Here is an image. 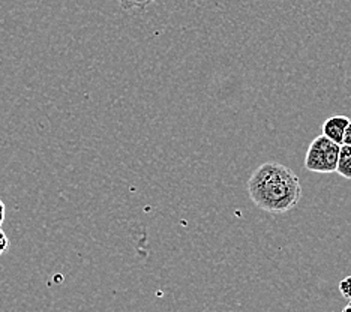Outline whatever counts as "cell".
<instances>
[{
	"label": "cell",
	"instance_id": "6da1fadb",
	"mask_svg": "<svg viewBox=\"0 0 351 312\" xmlns=\"http://www.w3.org/2000/svg\"><path fill=\"white\" fill-rule=\"evenodd\" d=\"M248 194L258 209L272 215H282L299 204L303 189L291 168L279 163H265L251 174Z\"/></svg>",
	"mask_w": 351,
	"mask_h": 312
},
{
	"label": "cell",
	"instance_id": "3957f363",
	"mask_svg": "<svg viewBox=\"0 0 351 312\" xmlns=\"http://www.w3.org/2000/svg\"><path fill=\"white\" fill-rule=\"evenodd\" d=\"M350 122L347 116H333L324 120L323 123V135L333 143L342 144V137H344V131Z\"/></svg>",
	"mask_w": 351,
	"mask_h": 312
},
{
	"label": "cell",
	"instance_id": "277c9868",
	"mask_svg": "<svg viewBox=\"0 0 351 312\" xmlns=\"http://www.w3.org/2000/svg\"><path fill=\"white\" fill-rule=\"evenodd\" d=\"M335 173H338L344 179L351 180V146H348V144H341L337 171Z\"/></svg>",
	"mask_w": 351,
	"mask_h": 312
},
{
	"label": "cell",
	"instance_id": "52a82bcc",
	"mask_svg": "<svg viewBox=\"0 0 351 312\" xmlns=\"http://www.w3.org/2000/svg\"><path fill=\"white\" fill-rule=\"evenodd\" d=\"M8 248H10V237L0 228V255H3L8 251Z\"/></svg>",
	"mask_w": 351,
	"mask_h": 312
},
{
	"label": "cell",
	"instance_id": "30bf717a",
	"mask_svg": "<svg viewBox=\"0 0 351 312\" xmlns=\"http://www.w3.org/2000/svg\"><path fill=\"white\" fill-rule=\"evenodd\" d=\"M342 312H351V299L348 300V303H347V307L342 309Z\"/></svg>",
	"mask_w": 351,
	"mask_h": 312
},
{
	"label": "cell",
	"instance_id": "5b68a950",
	"mask_svg": "<svg viewBox=\"0 0 351 312\" xmlns=\"http://www.w3.org/2000/svg\"><path fill=\"white\" fill-rule=\"evenodd\" d=\"M152 2H156V0H119L122 10L125 11H131L134 8H140V10H143V8H146Z\"/></svg>",
	"mask_w": 351,
	"mask_h": 312
},
{
	"label": "cell",
	"instance_id": "7a4b0ae2",
	"mask_svg": "<svg viewBox=\"0 0 351 312\" xmlns=\"http://www.w3.org/2000/svg\"><path fill=\"white\" fill-rule=\"evenodd\" d=\"M341 144L333 143L324 135L314 139L311 141L306 156H305V168L313 173L329 174L337 171L338 156H339Z\"/></svg>",
	"mask_w": 351,
	"mask_h": 312
},
{
	"label": "cell",
	"instance_id": "ba28073f",
	"mask_svg": "<svg viewBox=\"0 0 351 312\" xmlns=\"http://www.w3.org/2000/svg\"><path fill=\"white\" fill-rule=\"evenodd\" d=\"M342 144H348V146H351V120L348 122L346 131H344V137H342Z\"/></svg>",
	"mask_w": 351,
	"mask_h": 312
},
{
	"label": "cell",
	"instance_id": "9c48e42d",
	"mask_svg": "<svg viewBox=\"0 0 351 312\" xmlns=\"http://www.w3.org/2000/svg\"><path fill=\"white\" fill-rule=\"evenodd\" d=\"M5 215H6V206L2 200H0V227H2V224L5 221Z\"/></svg>",
	"mask_w": 351,
	"mask_h": 312
},
{
	"label": "cell",
	"instance_id": "8992f818",
	"mask_svg": "<svg viewBox=\"0 0 351 312\" xmlns=\"http://www.w3.org/2000/svg\"><path fill=\"white\" fill-rule=\"evenodd\" d=\"M339 293L344 299H351V276H347L339 283Z\"/></svg>",
	"mask_w": 351,
	"mask_h": 312
}]
</instances>
